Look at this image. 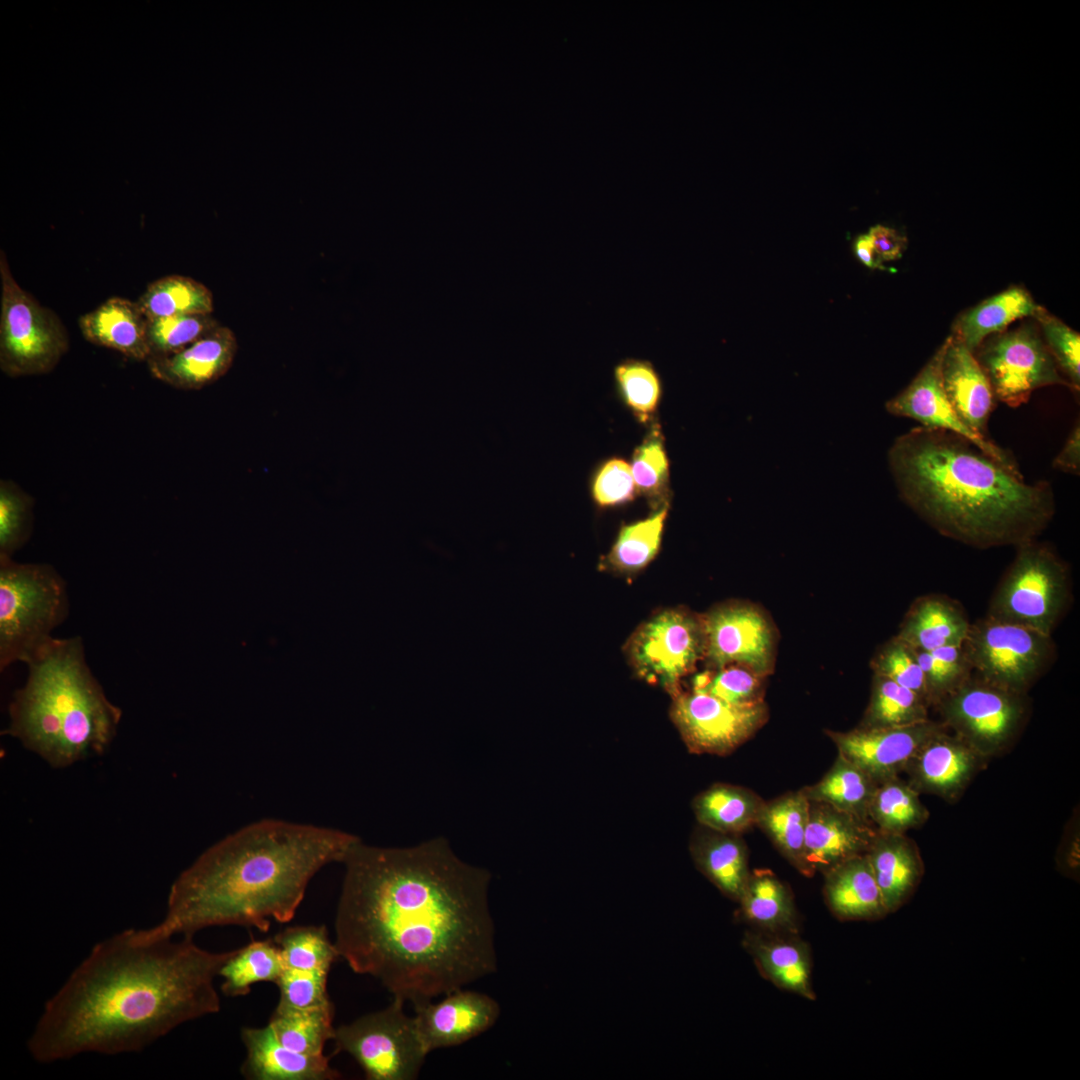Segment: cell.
Returning <instances> with one entry per match:
<instances>
[{
    "label": "cell",
    "mask_w": 1080,
    "mask_h": 1080,
    "mask_svg": "<svg viewBox=\"0 0 1080 1080\" xmlns=\"http://www.w3.org/2000/svg\"><path fill=\"white\" fill-rule=\"evenodd\" d=\"M873 674L884 676L923 697L931 706L923 672L913 647L896 636L882 644L870 661Z\"/></svg>",
    "instance_id": "obj_48"
},
{
    "label": "cell",
    "mask_w": 1080,
    "mask_h": 1080,
    "mask_svg": "<svg viewBox=\"0 0 1080 1080\" xmlns=\"http://www.w3.org/2000/svg\"><path fill=\"white\" fill-rule=\"evenodd\" d=\"M638 494L631 465L622 458L603 462L593 475L591 495L599 507L628 503Z\"/></svg>",
    "instance_id": "obj_51"
},
{
    "label": "cell",
    "mask_w": 1080,
    "mask_h": 1080,
    "mask_svg": "<svg viewBox=\"0 0 1080 1080\" xmlns=\"http://www.w3.org/2000/svg\"><path fill=\"white\" fill-rule=\"evenodd\" d=\"M241 1039L246 1057L241 1073L251 1080H336L341 1074L325 1055H307L284 1046L269 1024L244 1027Z\"/></svg>",
    "instance_id": "obj_24"
},
{
    "label": "cell",
    "mask_w": 1080,
    "mask_h": 1080,
    "mask_svg": "<svg viewBox=\"0 0 1080 1080\" xmlns=\"http://www.w3.org/2000/svg\"><path fill=\"white\" fill-rule=\"evenodd\" d=\"M945 726L926 721L900 727L826 730L838 754L857 765L878 784L898 777L919 749Z\"/></svg>",
    "instance_id": "obj_16"
},
{
    "label": "cell",
    "mask_w": 1080,
    "mask_h": 1080,
    "mask_svg": "<svg viewBox=\"0 0 1080 1080\" xmlns=\"http://www.w3.org/2000/svg\"><path fill=\"white\" fill-rule=\"evenodd\" d=\"M943 352L944 343L912 382L886 403V410L894 416L914 419L922 427L961 436L1008 469L1020 472L1010 453L990 439L977 435L962 423L954 412L942 385Z\"/></svg>",
    "instance_id": "obj_17"
},
{
    "label": "cell",
    "mask_w": 1080,
    "mask_h": 1080,
    "mask_svg": "<svg viewBox=\"0 0 1080 1080\" xmlns=\"http://www.w3.org/2000/svg\"><path fill=\"white\" fill-rule=\"evenodd\" d=\"M1017 547L999 581L986 616L1052 635L1073 602L1068 563L1036 539Z\"/></svg>",
    "instance_id": "obj_7"
},
{
    "label": "cell",
    "mask_w": 1080,
    "mask_h": 1080,
    "mask_svg": "<svg viewBox=\"0 0 1080 1080\" xmlns=\"http://www.w3.org/2000/svg\"><path fill=\"white\" fill-rule=\"evenodd\" d=\"M854 252L857 258L871 269L886 270L882 261L877 256L871 238L868 234L860 235L854 242Z\"/></svg>",
    "instance_id": "obj_54"
},
{
    "label": "cell",
    "mask_w": 1080,
    "mask_h": 1080,
    "mask_svg": "<svg viewBox=\"0 0 1080 1080\" xmlns=\"http://www.w3.org/2000/svg\"><path fill=\"white\" fill-rule=\"evenodd\" d=\"M669 510V503L647 518L622 526L601 567L623 575L644 569L657 555Z\"/></svg>",
    "instance_id": "obj_35"
},
{
    "label": "cell",
    "mask_w": 1080,
    "mask_h": 1080,
    "mask_svg": "<svg viewBox=\"0 0 1080 1080\" xmlns=\"http://www.w3.org/2000/svg\"><path fill=\"white\" fill-rule=\"evenodd\" d=\"M440 1001L413 1005L420 1037L430 1053L461 1045L491 1028L500 1015L498 1002L487 994L454 990Z\"/></svg>",
    "instance_id": "obj_19"
},
{
    "label": "cell",
    "mask_w": 1080,
    "mask_h": 1080,
    "mask_svg": "<svg viewBox=\"0 0 1080 1080\" xmlns=\"http://www.w3.org/2000/svg\"><path fill=\"white\" fill-rule=\"evenodd\" d=\"M342 863L334 944L355 973L415 1005L496 972L491 875L445 839L408 848L359 840Z\"/></svg>",
    "instance_id": "obj_1"
},
{
    "label": "cell",
    "mask_w": 1080,
    "mask_h": 1080,
    "mask_svg": "<svg viewBox=\"0 0 1080 1080\" xmlns=\"http://www.w3.org/2000/svg\"><path fill=\"white\" fill-rule=\"evenodd\" d=\"M328 974L284 968L275 982L280 991L278 1005L305 1009L332 1002L327 992Z\"/></svg>",
    "instance_id": "obj_50"
},
{
    "label": "cell",
    "mask_w": 1080,
    "mask_h": 1080,
    "mask_svg": "<svg viewBox=\"0 0 1080 1080\" xmlns=\"http://www.w3.org/2000/svg\"><path fill=\"white\" fill-rule=\"evenodd\" d=\"M359 837L339 829L262 819L206 849L173 882L163 920L130 929L135 942L193 937L211 926L239 925L268 931L289 922L311 879L343 862Z\"/></svg>",
    "instance_id": "obj_3"
},
{
    "label": "cell",
    "mask_w": 1080,
    "mask_h": 1080,
    "mask_svg": "<svg viewBox=\"0 0 1080 1080\" xmlns=\"http://www.w3.org/2000/svg\"><path fill=\"white\" fill-rule=\"evenodd\" d=\"M941 377L958 418L977 435L989 439L987 425L995 406L991 385L974 354L952 335L944 341Z\"/></svg>",
    "instance_id": "obj_22"
},
{
    "label": "cell",
    "mask_w": 1080,
    "mask_h": 1080,
    "mask_svg": "<svg viewBox=\"0 0 1080 1080\" xmlns=\"http://www.w3.org/2000/svg\"><path fill=\"white\" fill-rule=\"evenodd\" d=\"M764 680L745 666L729 664L697 673L691 690L734 705H754L764 701Z\"/></svg>",
    "instance_id": "obj_44"
},
{
    "label": "cell",
    "mask_w": 1080,
    "mask_h": 1080,
    "mask_svg": "<svg viewBox=\"0 0 1080 1080\" xmlns=\"http://www.w3.org/2000/svg\"><path fill=\"white\" fill-rule=\"evenodd\" d=\"M868 235L881 261H892L901 258L907 245L905 236L899 234L895 229L883 225L872 227Z\"/></svg>",
    "instance_id": "obj_52"
},
{
    "label": "cell",
    "mask_w": 1080,
    "mask_h": 1080,
    "mask_svg": "<svg viewBox=\"0 0 1080 1080\" xmlns=\"http://www.w3.org/2000/svg\"><path fill=\"white\" fill-rule=\"evenodd\" d=\"M273 940L281 950L284 968L329 973L340 957L324 925L290 926Z\"/></svg>",
    "instance_id": "obj_42"
},
{
    "label": "cell",
    "mask_w": 1080,
    "mask_h": 1080,
    "mask_svg": "<svg viewBox=\"0 0 1080 1080\" xmlns=\"http://www.w3.org/2000/svg\"><path fill=\"white\" fill-rule=\"evenodd\" d=\"M405 1001L393 998L384 1009L335 1028L334 1054L347 1053L368 1080H414L429 1053Z\"/></svg>",
    "instance_id": "obj_9"
},
{
    "label": "cell",
    "mask_w": 1080,
    "mask_h": 1080,
    "mask_svg": "<svg viewBox=\"0 0 1080 1080\" xmlns=\"http://www.w3.org/2000/svg\"><path fill=\"white\" fill-rule=\"evenodd\" d=\"M233 951L210 952L193 937L139 943L130 929L114 934L95 944L45 1003L28 1052L52 1063L141 1051L220 1010L214 979Z\"/></svg>",
    "instance_id": "obj_2"
},
{
    "label": "cell",
    "mask_w": 1080,
    "mask_h": 1080,
    "mask_svg": "<svg viewBox=\"0 0 1080 1080\" xmlns=\"http://www.w3.org/2000/svg\"><path fill=\"white\" fill-rule=\"evenodd\" d=\"M67 584L46 563L0 557V669L25 663L68 617Z\"/></svg>",
    "instance_id": "obj_6"
},
{
    "label": "cell",
    "mask_w": 1080,
    "mask_h": 1080,
    "mask_svg": "<svg viewBox=\"0 0 1080 1080\" xmlns=\"http://www.w3.org/2000/svg\"><path fill=\"white\" fill-rule=\"evenodd\" d=\"M33 498L15 482L0 481V557H10L29 540L33 530Z\"/></svg>",
    "instance_id": "obj_47"
},
{
    "label": "cell",
    "mask_w": 1080,
    "mask_h": 1080,
    "mask_svg": "<svg viewBox=\"0 0 1080 1080\" xmlns=\"http://www.w3.org/2000/svg\"><path fill=\"white\" fill-rule=\"evenodd\" d=\"M672 698L671 720L693 754L729 755L769 719L765 701L734 705L693 690L680 691Z\"/></svg>",
    "instance_id": "obj_14"
},
{
    "label": "cell",
    "mask_w": 1080,
    "mask_h": 1080,
    "mask_svg": "<svg viewBox=\"0 0 1080 1080\" xmlns=\"http://www.w3.org/2000/svg\"><path fill=\"white\" fill-rule=\"evenodd\" d=\"M988 760L945 727L919 749L904 772L919 794L955 803Z\"/></svg>",
    "instance_id": "obj_18"
},
{
    "label": "cell",
    "mask_w": 1080,
    "mask_h": 1080,
    "mask_svg": "<svg viewBox=\"0 0 1080 1080\" xmlns=\"http://www.w3.org/2000/svg\"><path fill=\"white\" fill-rule=\"evenodd\" d=\"M147 319L212 314L214 298L203 283L183 275H167L150 284L136 300Z\"/></svg>",
    "instance_id": "obj_37"
},
{
    "label": "cell",
    "mask_w": 1080,
    "mask_h": 1080,
    "mask_svg": "<svg viewBox=\"0 0 1080 1080\" xmlns=\"http://www.w3.org/2000/svg\"><path fill=\"white\" fill-rule=\"evenodd\" d=\"M962 647L973 673L1020 693H1028L1057 659L1052 635L986 615L971 623Z\"/></svg>",
    "instance_id": "obj_11"
},
{
    "label": "cell",
    "mask_w": 1080,
    "mask_h": 1080,
    "mask_svg": "<svg viewBox=\"0 0 1080 1080\" xmlns=\"http://www.w3.org/2000/svg\"><path fill=\"white\" fill-rule=\"evenodd\" d=\"M744 950L759 973L777 988L815 1000L810 946L799 934L769 933L748 928L742 938Z\"/></svg>",
    "instance_id": "obj_23"
},
{
    "label": "cell",
    "mask_w": 1080,
    "mask_h": 1080,
    "mask_svg": "<svg viewBox=\"0 0 1080 1080\" xmlns=\"http://www.w3.org/2000/svg\"><path fill=\"white\" fill-rule=\"evenodd\" d=\"M78 326L91 344L112 349L135 361L149 358L147 318L136 301L111 297L81 315Z\"/></svg>",
    "instance_id": "obj_27"
},
{
    "label": "cell",
    "mask_w": 1080,
    "mask_h": 1080,
    "mask_svg": "<svg viewBox=\"0 0 1080 1080\" xmlns=\"http://www.w3.org/2000/svg\"><path fill=\"white\" fill-rule=\"evenodd\" d=\"M888 913L901 908L924 874L916 843L905 834L879 833L866 852Z\"/></svg>",
    "instance_id": "obj_28"
},
{
    "label": "cell",
    "mask_w": 1080,
    "mask_h": 1080,
    "mask_svg": "<svg viewBox=\"0 0 1080 1080\" xmlns=\"http://www.w3.org/2000/svg\"><path fill=\"white\" fill-rule=\"evenodd\" d=\"M930 708L919 694L874 674L870 699L858 727L888 728L920 723L930 719Z\"/></svg>",
    "instance_id": "obj_39"
},
{
    "label": "cell",
    "mask_w": 1080,
    "mask_h": 1080,
    "mask_svg": "<svg viewBox=\"0 0 1080 1080\" xmlns=\"http://www.w3.org/2000/svg\"><path fill=\"white\" fill-rule=\"evenodd\" d=\"M888 462L905 504L940 534L973 547L1036 539L1055 513L1049 482L1026 483L948 431L912 428L895 439Z\"/></svg>",
    "instance_id": "obj_4"
},
{
    "label": "cell",
    "mask_w": 1080,
    "mask_h": 1080,
    "mask_svg": "<svg viewBox=\"0 0 1080 1080\" xmlns=\"http://www.w3.org/2000/svg\"><path fill=\"white\" fill-rule=\"evenodd\" d=\"M919 795L899 776L879 783L868 808V818L879 833L905 834L919 828L929 818Z\"/></svg>",
    "instance_id": "obj_40"
},
{
    "label": "cell",
    "mask_w": 1080,
    "mask_h": 1080,
    "mask_svg": "<svg viewBox=\"0 0 1080 1080\" xmlns=\"http://www.w3.org/2000/svg\"><path fill=\"white\" fill-rule=\"evenodd\" d=\"M738 919L748 928L784 934H799L801 922L793 893L770 870L751 871L737 902Z\"/></svg>",
    "instance_id": "obj_30"
},
{
    "label": "cell",
    "mask_w": 1080,
    "mask_h": 1080,
    "mask_svg": "<svg viewBox=\"0 0 1080 1080\" xmlns=\"http://www.w3.org/2000/svg\"><path fill=\"white\" fill-rule=\"evenodd\" d=\"M237 350L235 333L220 324L175 354L148 359L147 365L151 375L165 384L183 390H199L229 371Z\"/></svg>",
    "instance_id": "obj_21"
},
{
    "label": "cell",
    "mask_w": 1080,
    "mask_h": 1080,
    "mask_svg": "<svg viewBox=\"0 0 1080 1080\" xmlns=\"http://www.w3.org/2000/svg\"><path fill=\"white\" fill-rule=\"evenodd\" d=\"M877 786L866 772L838 754L822 779L802 791L809 801L825 803L869 820L868 808Z\"/></svg>",
    "instance_id": "obj_34"
},
{
    "label": "cell",
    "mask_w": 1080,
    "mask_h": 1080,
    "mask_svg": "<svg viewBox=\"0 0 1080 1080\" xmlns=\"http://www.w3.org/2000/svg\"><path fill=\"white\" fill-rule=\"evenodd\" d=\"M823 875L825 903L840 921H875L889 914L866 853Z\"/></svg>",
    "instance_id": "obj_25"
},
{
    "label": "cell",
    "mask_w": 1080,
    "mask_h": 1080,
    "mask_svg": "<svg viewBox=\"0 0 1080 1080\" xmlns=\"http://www.w3.org/2000/svg\"><path fill=\"white\" fill-rule=\"evenodd\" d=\"M810 802L802 789L765 801L756 826L782 856L803 876L812 877L805 858V836Z\"/></svg>",
    "instance_id": "obj_31"
},
{
    "label": "cell",
    "mask_w": 1080,
    "mask_h": 1080,
    "mask_svg": "<svg viewBox=\"0 0 1080 1080\" xmlns=\"http://www.w3.org/2000/svg\"><path fill=\"white\" fill-rule=\"evenodd\" d=\"M708 668L739 664L766 678L773 672L776 632L768 616L753 604L728 602L701 616Z\"/></svg>",
    "instance_id": "obj_15"
},
{
    "label": "cell",
    "mask_w": 1080,
    "mask_h": 1080,
    "mask_svg": "<svg viewBox=\"0 0 1080 1080\" xmlns=\"http://www.w3.org/2000/svg\"><path fill=\"white\" fill-rule=\"evenodd\" d=\"M1038 308L1029 292L1010 287L963 313L952 336L974 353L987 337L1003 332L1018 319L1034 316Z\"/></svg>",
    "instance_id": "obj_32"
},
{
    "label": "cell",
    "mask_w": 1080,
    "mask_h": 1080,
    "mask_svg": "<svg viewBox=\"0 0 1080 1080\" xmlns=\"http://www.w3.org/2000/svg\"><path fill=\"white\" fill-rule=\"evenodd\" d=\"M631 470L638 493L646 496L654 509L669 503V460L658 424L651 426L635 448Z\"/></svg>",
    "instance_id": "obj_43"
},
{
    "label": "cell",
    "mask_w": 1080,
    "mask_h": 1080,
    "mask_svg": "<svg viewBox=\"0 0 1080 1080\" xmlns=\"http://www.w3.org/2000/svg\"><path fill=\"white\" fill-rule=\"evenodd\" d=\"M933 707L949 731L987 759L1012 745L1031 712L1028 693L1006 689L975 673Z\"/></svg>",
    "instance_id": "obj_10"
},
{
    "label": "cell",
    "mask_w": 1080,
    "mask_h": 1080,
    "mask_svg": "<svg viewBox=\"0 0 1080 1080\" xmlns=\"http://www.w3.org/2000/svg\"><path fill=\"white\" fill-rule=\"evenodd\" d=\"M1039 322L1043 340L1057 367L1067 377L1072 389L1080 386V335L1040 307L1033 316Z\"/></svg>",
    "instance_id": "obj_49"
},
{
    "label": "cell",
    "mask_w": 1080,
    "mask_h": 1080,
    "mask_svg": "<svg viewBox=\"0 0 1080 1080\" xmlns=\"http://www.w3.org/2000/svg\"><path fill=\"white\" fill-rule=\"evenodd\" d=\"M219 325L220 323L212 314L176 315L147 319L148 359L175 354Z\"/></svg>",
    "instance_id": "obj_45"
},
{
    "label": "cell",
    "mask_w": 1080,
    "mask_h": 1080,
    "mask_svg": "<svg viewBox=\"0 0 1080 1080\" xmlns=\"http://www.w3.org/2000/svg\"><path fill=\"white\" fill-rule=\"evenodd\" d=\"M805 858L810 870L824 874L836 865L865 854L878 834L869 820L809 801Z\"/></svg>",
    "instance_id": "obj_20"
},
{
    "label": "cell",
    "mask_w": 1080,
    "mask_h": 1080,
    "mask_svg": "<svg viewBox=\"0 0 1080 1080\" xmlns=\"http://www.w3.org/2000/svg\"><path fill=\"white\" fill-rule=\"evenodd\" d=\"M27 678L9 704L5 735L54 768L103 754L121 709L92 673L81 637H52L26 662Z\"/></svg>",
    "instance_id": "obj_5"
},
{
    "label": "cell",
    "mask_w": 1080,
    "mask_h": 1080,
    "mask_svg": "<svg viewBox=\"0 0 1080 1080\" xmlns=\"http://www.w3.org/2000/svg\"><path fill=\"white\" fill-rule=\"evenodd\" d=\"M333 1019V1002L305 1009L277 1004L268 1024L287 1048L307 1055H324L325 1044L335 1033Z\"/></svg>",
    "instance_id": "obj_36"
},
{
    "label": "cell",
    "mask_w": 1080,
    "mask_h": 1080,
    "mask_svg": "<svg viewBox=\"0 0 1080 1080\" xmlns=\"http://www.w3.org/2000/svg\"><path fill=\"white\" fill-rule=\"evenodd\" d=\"M1054 469L1079 474L1080 470V424L1079 421L1072 428L1063 448L1052 462Z\"/></svg>",
    "instance_id": "obj_53"
},
{
    "label": "cell",
    "mask_w": 1080,
    "mask_h": 1080,
    "mask_svg": "<svg viewBox=\"0 0 1080 1080\" xmlns=\"http://www.w3.org/2000/svg\"><path fill=\"white\" fill-rule=\"evenodd\" d=\"M689 851L696 868L724 896L738 902L751 873L741 836L699 825L690 838Z\"/></svg>",
    "instance_id": "obj_29"
},
{
    "label": "cell",
    "mask_w": 1080,
    "mask_h": 1080,
    "mask_svg": "<svg viewBox=\"0 0 1080 1080\" xmlns=\"http://www.w3.org/2000/svg\"><path fill=\"white\" fill-rule=\"evenodd\" d=\"M284 970L279 946L273 939L254 940L234 949L219 972L221 991L228 997L247 995L253 984L276 982Z\"/></svg>",
    "instance_id": "obj_38"
},
{
    "label": "cell",
    "mask_w": 1080,
    "mask_h": 1080,
    "mask_svg": "<svg viewBox=\"0 0 1080 1080\" xmlns=\"http://www.w3.org/2000/svg\"><path fill=\"white\" fill-rule=\"evenodd\" d=\"M765 804L752 790L727 783H716L697 794L692 810L699 825L740 835L756 826Z\"/></svg>",
    "instance_id": "obj_33"
},
{
    "label": "cell",
    "mask_w": 1080,
    "mask_h": 1080,
    "mask_svg": "<svg viewBox=\"0 0 1080 1080\" xmlns=\"http://www.w3.org/2000/svg\"><path fill=\"white\" fill-rule=\"evenodd\" d=\"M0 369L12 378L51 372L69 350L59 316L15 280L0 251Z\"/></svg>",
    "instance_id": "obj_8"
},
{
    "label": "cell",
    "mask_w": 1080,
    "mask_h": 1080,
    "mask_svg": "<svg viewBox=\"0 0 1080 1080\" xmlns=\"http://www.w3.org/2000/svg\"><path fill=\"white\" fill-rule=\"evenodd\" d=\"M971 622L957 600L930 593L916 598L895 635L914 649L931 651L962 645Z\"/></svg>",
    "instance_id": "obj_26"
},
{
    "label": "cell",
    "mask_w": 1080,
    "mask_h": 1080,
    "mask_svg": "<svg viewBox=\"0 0 1080 1080\" xmlns=\"http://www.w3.org/2000/svg\"><path fill=\"white\" fill-rule=\"evenodd\" d=\"M615 390L625 406L642 422L657 412L663 397L662 378L647 359L625 358L613 368Z\"/></svg>",
    "instance_id": "obj_41"
},
{
    "label": "cell",
    "mask_w": 1080,
    "mask_h": 1080,
    "mask_svg": "<svg viewBox=\"0 0 1080 1080\" xmlns=\"http://www.w3.org/2000/svg\"><path fill=\"white\" fill-rule=\"evenodd\" d=\"M701 616L685 608L657 612L643 622L626 644L634 672L646 682L678 694L684 677L704 657Z\"/></svg>",
    "instance_id": "obj_12"
},
{
    "label": "cell",
    "mask_w": 1080,
    "mask_h": 1080,
    "mask_svg": "<svg viewBox=\"0 0 1080 1080\" xmlns=\"http://www.w3.org/2000/svg\"><path fill=\"white\" fill-rule=\"evenodd\" d=\"M973 354L989 380L994 397L1009 407L1026 403L1041 387L1061 385L1072 389L1033 325L1024 324L992 335Z\"/></svg>",
    "instance_id": "obj_13"
},
{
    "label": "cell",
    "mask_w": 1080,
    "mask_h": 1080,
    "mask_svg": "<svg viewBox=\"0 0 1080 1080\" xmlns=\"http://www.w3.org/2000/svg\"><path fill=\"white\" fill-rule=\"evenodd\" d=\"M915 652L925 678L931 707L973 674L962 645L931 651L915 649Z\"/></svg>",
    "instance_id": "obj_46"
}]
</instances>
